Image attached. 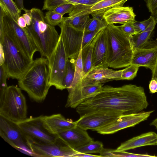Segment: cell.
Wrapping results in <instances>:
<instances>
[{"instance_id":"1","label":"cell","mask_w":157,"mask_h":157,"mask_svg":"<svg viewBox=\"0 0 157 157\" xmlns=\"http://www.w3.org/2000/svg\"><path fill=\"white\" fill-rule=\"evenodd\" d=\"M148 105L144 90L141 86L132 84L118 87L106 85L80 104L76 110L80 116L97 112L127 115L142 112Z\"/></svg>"},{"instance_id":"2","label":"cell","mask_w":157,"mask_h":157,"mask_svg":"<svg viewBox=\"0 0 157 157\" xmlns=\"http://www.w3.org/2000/svg\"><path fill=\"white\" fill-rule=\"evenodd\" d=\"M48 59L41 56L33 60L31 65L18 80L19 87L30 98L38 102L45 99L51 86Z\"/></svg>"},{"instance_id":"3","label":"cell","mask_w":157,"mask_h":157,"mask_svg":"<svg viewBox=\"0 0 157 157\" xmlns=\"http://www.w3.org/2000/svg\"><path fill=\"white\" fill-rule=\"evenodd\" d=\"M105 32L108 67L120 68L131 65L133 53L131 36L125 33L119 26L112 24L107 25Z\"/></svg>"},{"instance_id":"4","label":"cell","mask_w":157,"mask_h":157,"mask_svg":"<svg viewBox=\"0 0 157 157\" xmlns=\"http://www.w3.org/2000/svg\"><path fill=\"white\" fill-rule=\"evenodd\" d=\"M31 24L25 28L36 45L41 56L48 59L58 41L59 35L55 27L48 24L40 9L33 8L29 10Z\"/></svg>"},{"instance_id":"5","label":"cell","mask_w":157,"mask_h":157,"mask_svg":"<svg viewBox=\"0 0 157 157\" xmlns=\"http://www.w3.org/2000/svg\"><path fill=\"white\" fill-rule=\"evenodd\" d=\"M0 47L3 51L2 64L8 78L18 80L26 72L33 60L25 56L6 34L0 33ZM1 65V64H0Z\"/></svg>"},{"instance_id":"6","label":"cell","mask_w":157,"mask_h":157,"mask_svg":"<svg viewBox=\"0 0 157 157\" xmlns=\"http://www.w3.org/2000/svg\"><path fill=\"white\" fill-rule=\"evenodd\" d=\"M21 90L11 85L0 91V116L16 124L27 118L26 100Z\"/></svg>"},{"instance_id":"7","label":"cell","mask_w":157,"mask_h":157,"mask_svg":"<svg viewBox=\"0 0 157 157\" xmlns=\"http://www.w3.org/2000/svg\"><path fill=\"white\" fill-rule=\"evenodd\" d=\"M0 33L7 35L27 57L32 60L37 49L25 28L21 27L0 5Z\"/></svg>"},{"instance_id":"8","label":"cell","mask_w":157,"mask_h":157,"mask_svg":"<svg viewBox=\"0 0 157 157\" xmlns=\"http://www.w3.org/2000/svg\"><path fill=\"white\" fill-rule=\"evenodd\" d=\"M48 59L50 69V85L54 86L57 89L63 90V83L68 58L60 34L57 44Z\"/></svg>"},{"instance_id":"9","label":"cell","mask_w":157,"mask_h":157,"mask_svg":"<svg viewBox=\"0 0 157 157\" xmlns=\"http://www.w3.org/2000/svg\"><path fill=\"white\" fill-rule=\"evenodd\" d=\"M0 136L14 148L26 155L33 156L26 137L17 124L1 116Z\"/></svg>"},{"instance_id":"10","label":"cell","mask_w":157,"mask_h":157,"mask_svg":"<svg viewBox=\"0 0 157 157\" xmlns=\"http://www.w3.org/2000/svg\"><path fill=\"white\" fill-rule=\"evenodd\" d=\"M58 26L67 56L69 59L75 61L82 50L84 30L73 27L66 17Z\"/></svg>"},{"instance_id":"11","label":"cell","mask_w":157,"mask_h":157,"mask_svg":"<svg viewBox=\"0 0 157 157\" xmlns=\"http://www.w3.org/2000/svg\"><path fill=\"white\" fill-rule=\"evenodd\" d=\"M42 115L31 117L17 123L26 137L28 141L49 143L54 142L58 135L50 133L44 127Z\"/></svg>"},{"instance_id":"12","label":"cell","mask_w":157,"mask_h":157,"mask_svg":"<svg viewBox=\"0 0 157 157\" xmlns=\"http://www.w3.org/2000/svg\"><path fill=\"white\" fill-rule=\"evenodd\" d=\"M28 142L32 156L71 157L78 152L59 136L52 143Z\"/></svg>"},{"instance_id":"13","label":"cell","mask_w":157,"mask_h":157,"mask_svg":"<svg viewBox=\"0 0 157 157\" xmlns=\"http://www.w3.org/2000/svg\"><path fill=\"white\" fill-rule=\"evenodd\" d=\"M154 111H142L137 113L121 115L96 131L101 134H109L115 133L125 128L134 127L147 120Z\"/></svg>"},{"instance_id":"14","label":"cell","mask_w":157,"mask_h":157,"mask_svg":"<svg viewBox=\"0 0 157 157\" xmlns=\"http://www.w3.org/2000/svg\"><path fill=\"white\" fill-rule=\"evenodd\" d=\"M121 115L116 113L97 112L84 114L75 121L78 127L86 130L96 131Z\"/></svg>"},{"instance_id":"15","label":"cell","mask_w":157,"mask_h":157,"mask_svg":"<svg viewBox=\"0 0 157 157\" xmlns=\"http://www.w3.org/2000/svg\"><path fill=\"white\" fill-rule=\"evenodd\" d=\"M122 70H113L108 67L93 69L82 78L81 89L82 86L89 84H102L112 80H122Z\"/></svg>"},{"instance_id":"16","label":"cell","mask_w":157,"mask_h":157,"mask_svg":"<svg viewBox=\"0 0 157 157\" xmlns=\"http://www.w3.org/2000/svg\"><path fill=\"white\" fill-rule=\"evenodd\" d=\"M135 16L132 7L118 6L106 11L102 16V19L107 24L123 25L135 21Z\"/></svg>"},{"instance_id":"17","label":"cell","mask_w":157,"mask_h":157,"mask_svg":"<svg viewBox=\"0 0 157 157\" xmlns=\"http://www.w3.org/2000/svg\"><path fill=\"white\" fill-rule=\"evenodd\" d=\"M81 51L75 61V71L74 78L70 87L67 89L68 95L67 103L69 105L78 104L81 101V85L82 79L84 76L81 58Z\"/></svg>"},{"instance_id":"18","label":"cell","mask_w":157,"mask_h":157,"mask_svg":"<svg viewBox=\"0 0 157 157\" xmlns=\"http://www.w3.org/2000/svg\"><path fill=\"white\" fill-rule=\"evenodd\" d=\"M41 119L44 127L50 133L53 135H57L77 126L75 121L67 119L60 114L42 115Z\"/></svg>"},{"instance_id":"19","label":"cell","mask_w":157,"mask_h":157,"mask_svg":"<svg viewBox=\"0 0 157 157\" xmlns=\"http://www.w3.org/2000/svg\"><path fill=\"white\" fill-rule=\"evenodd\" d=\"M57 135L75 150L93 140L86 130L77 126L74 128L63 131Z\"/></svg>"},{"instance_id":"20","label":"cell","mask_w":157,"mask_h":157,"mask_svg":"<svg viewBox=\"0 0 157 157\" xmlns=\"http://www.w3.org/2000/svg\"><path fill=\"white\" fill-rule=\"evenodd\" d=\"M157 59L156 45L133 51L131 64L144 67L154 71Z\"/></svg>"},{"instance_id":"21","label":"cell","mask_w":157,"mask_h":157,"mask_svg":"<svg viewBox=\"0 0 157 157\" xmlns=\"http://www.w3.org/2000/svg\"><path fill=\"white\" fill-rule=\"evenodd\" d=\"M105 28L100 32L94 47L92 69L108 67L106 63L107 46Z\"/></svg>"},{"instance_id":"22","label":"cell","mask_w":157,"mask_h":157,"mask_svg":"<svg viewBox=\"0 0 157 157\" xmlns=\"http://www.w3.org/2000/svg\"><path fill=\"white\" fill-rule=\"evenodd\" d=\"M157 145V134L153 132L144 133L121 144L116 151H126L147 146Z\"/></svg>"},{"instance_id":"23","label":"cell","mask_w":157,"mask_h":157,"mask_svg":"<svg viewBox=\"0 0 157 157\" xmlns=\"http://www.w3.org/2000/svg\"><path fill=\"white\" fill-rule=\"evenodd\" d=\"M83 5H76L72 11L66 17L72 26L75 28L82 30H84L88 24L91 13L90 7Z\"/></svg>"},{"instance_id":"24","label":"cell","mask_w":157,"mask_h":157,"mask_svg":"<svg viewBox=\"0 0 157 157\" xmlns=\"http://www.w3.org/2000/svg\"><path fill=\"white\" fill-rule=\"evenodd\" d=\"M156 24L155 21H154L144 31L131 36V40L133 51L136 49L155 46L148 45L150 44L149 40L151 35Z\"/></svg>"},{"instance_id":"25","label":"cell","mask_w":157,"mask_h":157,"mask_svg":"<svg viewBox=\"0 0 157 157\" xmlns=\"http://www.w3.org/2000/svg\"><path fill=\"white\" fill-rule=\"evenodd\" d=\"M128 0H101L90 7L92 17H102L103 14L110 8L116 6H123Z\"/></svg>"},{"instance_id":"26","label":"cell","mask_w":157,"mask_h":157,"mask_svg":"<svg viewBox=\"0 0 157 157\" xmlns=\"http://www.w3.org/2000/svg\"><path fill=\"white\" fill-rule=\"evenodd\" d=\"M101 31L85 47L82 49L81 58L85 76L92 69L94 47Z\"/></svg>"},{"instance_id":"27","label":"cell","mask_w":157,"mask_h":157,"mask_svg":"<svg viewBox=\"0 0 157 157\" xmlns=\"http://www.w3.org/2000/svg\"><path fill=\"white\" fill-rule=\"evenodd\" d=\"M0 5L5 9L9 15L17 22L20 17L21 10L13 0H0Z\"/></svg>"},{"instance_id":"28","label":"cell","mask_w":157,"mask_h":157,"mask_svg":"<svg viewBox=\"0 0 157 157\" xmlns=\"http://www.w3.org/2000/svg\"><path fill=\"white\" fill-rule=\"evenodd\" d=\"M75 61L69 59H68L66 73L63 83V89H68L72 85L75 74Z\"/></svg>"},{"instance_id":"29","label":"cell","mask_w":157,"mask_h":157,"mask_svg":"<svg viewBox=\"0 0 157 157\" xmlns=\"http://www.w3.org/2000/svg\"><path fill=\"white\" fill-rule=\"evenodd\" d=\"M103 148V144L101 142L93 140L75 150L80 153L99 154Z\"/></svg>"},{"instance_id":"30","label":"cell","mask_w":157,"mask_h":157,"mask_svg":"<svg viewBox=\"0 0 157 157\" xmlns=\"http://www.w3.org/2000/svg\"><path fill=\"white\" fill-rule=\"evenodd\" d=\"M102 87L101 83L89 84L82 86L81 92L82 102L99 92Z\"/></svg>"},{"instance_id":"31","label":"cell","mask_w":157,"mask_h":157,"mask_svg":"<svg viewBox=\"0 0 157 157\" xmlns=\"http://www.w3.org/2000/svg\"><path fill=\"white\" fill-rule=\"evenodd\" d=\"M102 19L99 17H93L90 18L84 31L86 33H90L100 30L105 28L107 25Z\"/></svg>"},{"instance_id":"32","label":"cell","mask_w":157,"mask_h":157,"mask_svg":"<svg viewBox=\"0 0 157 157\" xmlns=\"http://www.w3.org/2000/svg\"><path fill=\"white\" fill-rule=\"evenodd\" d=\"M63 15L54 11L53 10L46 12L44 17L47 23L50 25L55 26L59 25L64 21L65 17Z\"/></svg>"},{"instance_id":"33","label":"cell","mask_w":157,"mask_h":157,"mask_svg":"<svg viewBox=\"0 0 157 157\" xmlns=\"http://www.w3.org/2000/svg\"><path fill=\"white\" fill-rule=\"evenodd\" d=\"M140 67L134 64H131L122 70L121 77L122 80H132L137 75Z\"/></svg>"},{"instance_id":"34","label":"cell","mask_w":157,"mask_h":157,"mask_svg":"<svg viewBox=\"0 0 157 157\" xmlns=\"http://www.w3.org/2000/svg\"><path fill=\"white\" fill-rule=\"evenodd\" d=\"M154 21H155L153 17L151 15L149 18L146 20L142 21H135L131 23L136 28L138 33H139L145 30Z\"/></svg>"},{"instance_id":"35","label":"cell","mask_w":157,"mask_h":157,"mask_svg":"<svg viewBox=\"0 0 157 157\" xmlns=\"http://www.w3.org/2000/svg\"><path fill=\"white\" fill-rule=\"evenodd\" d=\"M75 6L73 4L66 3L61 4L55 9L53 10L63 15L66 13H69L74 9Z\"/></svg>"},{"instance_id":"36","label":"cell","mask_w":157,"mask_h":157,"mask_svg":"<svg viewBox=\"0 0 157 157\" xmlns=\"http://www.w3.org/2000/svg\"><path fill=\"white\" fill-rule=\"evenodd\" d=\"M113 154L115 157H155V155H150L147 154H141L127 152L126 151H117L114 150Z\"/></svg>"},{"instance_id":"37","label":"cell","mask_w":157,"mask_h":157,"mask_svg":"<svg viewBox=\"0 0 157 157\" xmlns=\"http://www.w3.org/2000/svg\"><path fill=\"white\" fill-rule=\"evenodd\" d=\"M119 27L125 33L130 36H132L138 33L136 29L131 22L122 25Z\"/></svg>"},{"instance_id":"38","label":"cell","mask_w":157,"mask_h":157,"mask_svg":"<svg viewBox=\"0 0 157 157\" xmlns=\"http://www.w3.org/2000/svg\"><path fill=\"white\" fill-rule=\"evenodd\" d=\"M149 11L153 17L157 14V0H145Z\"/></svg>"},{"instance_id":"39","label":"cell","mask_w":157,"mask_h":157,"mask_svg":"<svg viewBox=\"0 0 157 157\" xmlns=\"http://www.w3.org/2000/svg\"><path fill=\"white\" fill-rule=\"evenodd\" d=\"M150 92L151 94L157 92V80L151 79L149 85Z\"/></svg>"},{"instance_id":"40","label":"cell","mask_w":157,"mask_h":157,"mask_svg":"<svg viewBox=\"0 0 157 157\" xmlns=\"http://www.w3.org/2000/svg\"><path fill=\"white\" fill-rule=\"evenodd\" d=\"M114 150L103 148L99 154L102 157H115L113 153Z\"/></svg>"},{"instance_id":"41","label":"cell","mask_w":157,"mask_h":157,"mask_svg":"<svg viewBox=\"0 0 157 157\" xmlns=\"http://www.w3.org/2000/svg\"><path fill=\"white\" fill-rule=\"evenodd\" d=\"M73 157H102L100 155H91L89 154L82 153L77 152L75 154Z\"/></svg>"},{"instance_id":"42","label":"cell","mask_w":157,"mask_h":157,"mask_svg":"<svg viewBox=\"0 0 157 157\" xmlns=\"http://www.w3.org/2000/svg\"><path fill=\"white\" fill-rule=\"evenodd\" d=\"M17 23L22 28H25L27 26V23L23 16H20L18 18Z\"/></svg>"},{"instance_id":"43","label":"cell","mask_w":157,"mask_h":157,"mask_svg":"<svg viewBox=\"0 0 157 157\" xmlns=\"http://www.w3.org/2000/svg\"><path fill=\"white\" fill-rule=\"evenodd\" d=\"M156 47L157 49V42L156 43ZM152 73L151 79H155L157 80V59L155 69L154 71Z\"/></svg>"},{"instance_id":"44","label":"cell","mask_w":157,"mask_h":157,"mask_svg":"<svg viewBox=\"0 0 157 157\" xmlns=\"http://www.w3.org/2000/svg\"><path fill=\"white\" fill-rule=\"evenodd\" d=\"M151 126L155 127V129L157 130V117L150 124Z\"/></svg>"},{"instance_id":"45","label":"cell","mask_w":157,"mask_h":157,"mask_svg":"<svg viewBox=\"0 0 157 157\" xmlns=\"http://www.w3.org/2000/svg\"><path fill=\"white\" fill-rule=\"evenodd\" d=\"M154 19V20L155 22V23H157V14L156 15L153 17Z\"/></svg>"}]
</instances>
